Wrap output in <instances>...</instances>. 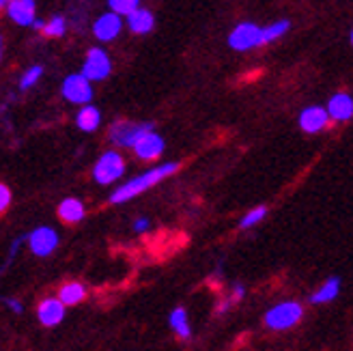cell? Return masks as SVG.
<instances>
[{
	"label": "cell",
	"instance_id": "2e32d148",
	"mask_svg": "<svg viewBox=\"0 0 353 351\" xmlns=\"http://www.w3.org/2000/svg\"><path fill=\"white\" fill-rule=\"evenodd\" d=\"M339 293H341V278L339 276H332V278H327L325 283L310 295V302L312 304H327V302L336 300Z\"/></svg>",
	"mask_w": 353,
	"mask_h": 351
},
{
	"label": "cell",
	"instance_id": "277c9868",
	"mask_svg": "<svg viewBox=\"0 0 353 351\" xmlns=\"http://www.w3.org/2000/svg\"><path fill=\"white\" fill-rule=\"evenodd\" d=\"M153 126L151 123H134V121H117L110 126L108 130V138H110V143L121 147V149H132L136 143H138V138L151 132Z\"/></svg>",
	"mask_w": 353,
	"mask_h": 351
},
{
	"label": "cell",
	"instance_id": "8992f818",
	"mask_svg": "<svg viewBox=\"0 0 353 351\" xmlns=\"http://www.w3.org/2000/svg\"><path fill=\"white\" fill-rule=\"evenodd\" d=\"M93 82L91 80H86L82 74H72V76H67L63 80V86H61V91H63V97L69 101V103H91L93 99Z\"/></svg>",
	"mask_w": 353,
	"mask_h": 351
},
{
	"label": "cell",
	"instance_id": "52a82bcc",
	"mask_svg": "<svg viewBox=\"0 0 353 351\" xmlns=\"http://www.w3.org/2000/svg\"><path fill=\"white\" fill-rule=\"evenodd\" d=\"M259 34L261 28L254 22H241L228 34V46L235 52H248L259 46Z\"/></svg>",
	"mask_w": 353,
	"mask_h": 351
},
{
	"label": "cell",
	"instance_id": "4dcf8cb0",
	"mask_svg": "<svg viewBox=\"0 0 353 351\" xmlns=\"http://www.w3.org/2000/svg\"><path fill=\"white\" fill-rule=\"evenodd\" d=\"M7 3H9V0H0V9H3V7H5Z\"/></svg>",
	"mask_w": 353,
	"mask_h": 351
},
{
	"label": "cell",
	"instance_id": "1f68e13d",
	"mask_svg": "<svg viewBox=\"0 0 353 351\" xmlns=\"http://www.w3.org/2000/svg\"><path fill=\"white\" fill-rule=\"evenodd\" d=\"M0 59H3V39H0Z\"/></svg>",
	"mask_w": 353,
	"mask_h": 351
},
{
	"label": "cell",
	"instance_id": "e0dca14e",
	"mask_svg": "<svg viewBox=\"0 0 353 351\" xmlns=\"http://www.w3.org/2000/svg\"><path fill=\"white\" fill-rule=\"evenodd\" d=\"M84 216H86L84 203L78 199H65L59 205V218L67 224H78L80 220H84Z\"/></svg>",
	"mask_w": 353,
	"mask_h": 351
},
{
	"label": "cell",
	"instance_id": "83f0119b",
	"mask_svg": "<svg viewBox=\"0 0 353 351\" xmlns=\"http://www.w3.org/2000/svg\"><path fill=\"white\" fill-rule=\"evenodd\" d=\"M0 300H3V304H7L13 312H17V314H20L24 308H22V304L20 302H17V300H11V297H7V300H5V297H0Z\"/></svg>",
	"mask_w": 353,
	"mask_h": 351
},
{
	"label": "cell",
	"instance_id": "7402d4cb",
	"mask_svg": "<svg viewBox=\"0 0 353 351\" xmlns=\"http://www.w3.org/2000/svg\"><path fill=\"white\" fill-rule=\"evenodd\" d=\"M65 30H67V22L61 15L52 17L50 22H43V26H41V32L46 34V37H63Z\"/></svg>",
	"mask_w": 353,
	"mask_h": 351
},
{
	"label": "cell",
	"instance_id": "4316f807",
	"mask_svg": "<svg viewBox=\"0 0 353 351\" xmlns=\"http://www.w3.org/2000/svg\"><path fill=\"white\" fill-rule=\"evenodd\" d=\"M243 295H245V287L237 283V285H233V291H231V297H228V300H231V302H241Z\"/></svg>",
	"mask_w": 353,
	"mask_h": 351
},
{
	"label": "cell",
	"instance_id": "5bb4252c",
	"mask_svg": "<svg viewBox=\"0 0 353 351\" xmlns=\"http://www.w3.org/2000/svg\"><path fill=\"white\" fill-rule=\"evenodd\" d=\"M327 114L330 119L345 123L353 117V97L349 93H334L327 101Z\"/></svg>",
	"mask_w": 353,
	"mask_h": 351
},
{
	"label": "cell",
	"instance_id": "6da1fadb",
	"mask_svg": "<svg viewBox=\"0 0 353 351\" xmlns=\"http://www.w3.org/2000/svg\"><path fill=\"white\" fill-rule=\"evenodd\" d=\"M179 170V164L176 162H164L160 166H153L145 172H140L138 177L125 181L123 185H119L112 194H110V203L112 205H121V203H128L132 199H136L138 194H143V192L151 190L153 185H157L160 181H164L170 174H174Z\"/></svg>",
	"mask_w": 353,
	"mask_h": 351
},
{
	"label": "cell",
	"instance_id": "5b68a950",
	"mask_svg": "<svg viewBox=\"0 0 353 351\" xmlns=\"http://www.w3.org/2000/svg\"><path fill=\"white\" fill-rule=\"evenodd\" d=\"M112 72V61L108 57V52H103L101 48H93L88 50V54L82 63V76L91 82H99L105 80Z\"/></svg>",
	"mask_w": 353,
	"mask_h": 351
},
{
	"label": "cell",
	"instance_id": "d6986e66",
	"mask_svg": "<svg viewBox=\"0 0 353 351\" xmlns=\"http://www.w3.org/2000/svg\"><path fill=\"white\" fill-rule=\"evenodd\" d=\"M86 297V289L82 283H76V280H72V283H65L59 291V300L65 304V306H76L80 304L82 300Z\"/></svg>",
	"mask_w": 353,
	"mask_h": 351
},
{
	"label": "cell",
	"instance_id": "4fadbf2b",
	"mask_svg": "<svg viewBox=\"0 0 353 351\" xmlns=\"http://www.w3.org/2000/svg\"><path fill=\"white\" fill-rule=\"evenodd\" d=\"M123 28V20H121V15L108 11V13H103L99 15L95 24H93V34L99 39V41H112L119 37V32Z\"/></svg>",
	"mask_w": 353,
	"mask_h": 351
},
{
	"label": "cell",
	"instance_id": "30bf717a",
	"mask_svg": "<svg viewBox=\"0 0 353 351\" xmlns=\"http://www.w3.org/2000/svg\"><path fill=\"white\" fill-rule=\"evenodd\" d=\"M297 121H299V128H302V132H306V134H319V132L327 130L330 114L321 106H308V108H304L302 112H299Z\"/></svg>",
	"mask_w": 353,
	"mask_h": 351
},
{
	"label": "cell",
	"instance_id": "603a6c76",
	"mask_svg": "<svg viewBox=\"0 0 353 351\" xmlns=\"http://www.w3.org/2000/svg\"><path fill=\"white\" fill-rule=\"evenodd\" d=\"M265 216H268V207H265V205L254 207V209H250V212L241 218L239 226H241V229H252V226H256Z\"/></svg>",
	"mask_w": 353,
	"mask_h": 351
},
{
	"label": "cell",
	"instance_id": "9c48e42d",
	"mask_svg": "<svg viewBox=\"0 0 353 351\" xmlns=\"http://www.w3.org/2000/svg\"><path fill=\"white\" fill-rule=\"evenodd\" d=\"M164 138L160 136V134H155L153 130L151 132H147V134H143L138 138V143L132 147L134 149V153H136V157L138 160H143V162H153V160H157L162 153H164Z\"/></svg>",
	"mask_w": 353,
	"mask_h": 351
},
{
	"label": "cell",
	"instance_id": "f546056e",
	"mask_svg": "<svg viewBox=\"0 0 353 351\" xmlns=\"http://www.w3.org/2000/svg\"><path fill=\"white\" fill-rule=\"evenodd\" d=\"M228 308H231V300H222V302L218 304V308H216V314H224Z\"/></svg>",
	"mask_w": 353,
	"mask_h": 351
},
{
	"label": "cell",
	"instance_id": "484cf974",
	"mask_svg": "<svg viewBox=\"0 0 353 351\" xmlns=\"http://www.w3.org/2000/svg\"><path fill=\"white\" fill-rule=\"evenodd\" d=\"M9 205H11V190L5 183H0V214H5Z\"/></svg>",
	"mask_w": 353,
	"mask_h": 351
},
{
	"label": "cell",
	"instance_id": "cb8c5ba5",
	"mask_svg": "<svg viewBox=\"0 0 353 351\" xmlns=\"http://www.w3.org/2000/svg\"><path fill=\"white\" fill-rule=\"evenodd\" d=\"M108 7L117 15H128L140 7V0H108Z\"/></svg>",
	"mask_w": 353,
	"mask_h": 351
},
{
	"label": "cell",
	"instance_id": "7c38bea8",
	"mask_svg": "<svg viewBox=\"0 0 353 351\" xmlns=\"http://www.w3.org/2000/svg\"><path fill=\"white\" fill-rule=\"evenodd\" d=\"M37 319L46 328H54L65 319V304L59 297H46L37 306Z\"/></svg>",
	"mask_w": 353,
	"mask_h": 351
},
{
	"label": "cell",
	"instance_id": "ac0fdd59",
	"mask_svg": "<svg viewBox=\"0 0 353 351\" xmlns=\"http://www.w3.org/2000/svg\"><path fill=\"white\" fill-rule=\"evenodd\" d=\"M76 126L82 132H95L101 126V112L95 106H91V103H84L80 112L76 114Z\"/></svg>",
	"mask_w": 353,
	"mask_h": 351
},
{
	"label": "cell",
	"instance_id": "d4e9b609",
	"mask_svg": "<svg viewBox=\"0 0 353 351\" xmlns=\"http://www.w3.org/2000/svg\"><path fill=\"white\" fill-rule=\"evenodd\" d=\"M41 76H43V67L41 65H32L30 69H26V74L22 76L20 86H22V89H30V86H34L39 82Z\"/></svg>",
	"mask_w": 353,
	"mask_h": 351
},
{
	"label": "cell",
	"instance_id": "7a4b0ae2",
	"mask_svg": "<svg viewBox=\"0 0 353 351\" xmlns=\"http://www.w3.org/2000/svg\"><path fill=\"white\" fill-rule=\"evenodd\" d=\"M304 317V306L299 302H282L265 312V325L274 332H285L297 325Z\"/></svg>",
	"mask_w": 353,
	"mask_h": 351
},
{
	"label": "cell",
	"instance_id": "f1b7e54d",
	"mask_svg": "<svg viewBox=\"0 0 353 351\" xmlns=\"http://www.w3.org/2000/svg\"><path fill=\"white\" fill-rule=\"evenodd\" d=\"M149 229V220L147 218H138L136 222H134V231L136 233H145Z\"/></svg>",
	"mask_w": 353,
	"mask_h": 351
},
{
	"label": "cell",
	"instance_id": "8fae6325",
	"mask_svg": "<svg viewBox=\"0 0 353 351\" xmlns=\"http://www.w3.org/2000/svg\"><path fill=\"white\" fill-rule=\"evenodd\" d=\"M5 7L7 15L20 26H32V22L37 20V5H34V0H9Z\"/></svg>",
	"mask_w": 353,
	"mask_h": 351
},
{
	"label": "cell",
	"instance_id": "44dd1931",
	"mask_svg": "<svg viewBox=\"0 0 353 351\" xmlns=\"http://www.w3.org/2000/svg\"><path fill=\"white\" fill-rule=\"evenodd\" d=\"M170 328L174 330V334H179L181 339L192 337V328H190V319H188L185 308H174L170 312Z\"/></svg>",
	"mask_w": 353,
	"mask_h": 351
},
{
	"label": "cell",
	"instance_id": "ba28073f",
	"mask_svg": "<svg viewBox=\"0 0 353 351\" xmlns=\"http://www.w3.org/2000/svg\"><path fill=\"white\" fill-rule=\"evenodd\" d=\"M26 239L32 254L37 257H50L59 245V233L54 229H50V226H37Z\"/></svg>",
	"mask_w": 353,
	"mask_h": 351
},
{
	"label": "cell",
	"instance_id": "ffe728a7",
	"mask_svg": "<svg viewBox=\"0 0 353 351\" xmlns=\"http://www.w3.org/2000/svg\"><path fill=\"white\" fill-rule=\"evenodd\" d=\"M291 28V22L289 20H278L270 26L261 28V34H259V46H268L272 41H278L282 34H287V30Z\"/></svg>",
	"mask_w": 353,
	"mask_h": 351
},
{
	"label": "cell",
	"instance_id": "3957f363",
	"mask_svg": "<svg viewBox=\"0 0 353 351\" xmlns=\"http://www.w3.org/2000/svg\"><path fill=\"white\" fill-rule=\"evenodd\" d=\"M125 172V160L123 155L114 149L105 151L99 155V160L93 166V179L99 185H112L114 181H119Z\"/></svg>",
	"mask_w": 353,
	"mask_h": 351
},
{
	"label": "cell",
	"instance_id": "9a60e30c",
	"mask_svg": "<svg viewBox=\"0 0 353 351\" xmlns=\"http://www.w3.org/2000/svg\"><path fill=\"white\" fill-rule=\"evenodd\" d=\"M128 17V28L134 32V34H149L155 26V17L149 9H143L138 7L134 9L132 13L125 15Z\"/></svg>",
	"mask_w": 353,
	"mask_h": 351
}]
</instances>
